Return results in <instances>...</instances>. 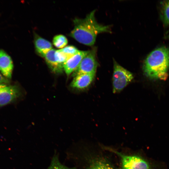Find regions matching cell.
Segmentation results:
<instances>
[{
  "instance_id": "5",
  "label": "cell",
  "mask_w": 169,
  "mask_h": 169,
  "mask_svg": "<svg viewBox=\"0 0 169 169\" xmlns=\"http://www.w3.org/2000/svg\"><path fill=\"white\" fill-rule=\"evenodd\" d=\"M95 48L90 50L89 53L82 60L77 69L74 72L75 76L82 74H95L98 63L96 59Z\"/></svg>"
},
{
  "instance_id": "13",
  "label": "cell",
  "mask_w": 169,
  "mask_h": 169,
  "mask_svg": "<svg viewBox=\"0 0 169 169\" xmlns=\"http://www.w3.org/2000/svg\"><path fill=\"white\" fill-rule=\"evenodd\" d=\"M161 13L163 22L166 25L169 26V0L161 2Z\"/></svg>"
},
{
  "instance_id": "17",
  "label": "cell",
  "mask_w": 169,
  "mask_h": 169,
  "mask_svg": "<svg viewBox=\"0 0 169 169\" xmlns=\"http://www.w3.org/2000/svg\"><path fill=\"white\" fill-rule=\"evenodd\" d=\"M55 56L59 64L64 68V64L68 59V57L59 49L56 50Z\"/></svg>"
},
{
  "instance_id": "11",
  "label": "cell",
  "mask_w": 169,
  "mask_h": 169,
  "mask_svg": "<svg viewBox=\"0 0 169 169\" xmlns=\"http://www.w3.org/2000/svg\"><path fill=\"white\" fill-rule=\"evenodd\" d=\"M35 47L37 52L43 57L52 49V44L48 41L40 37H37L34 41Z\"/></svg>"
},
{
  "instance_id": "16",
  "label": "cell",
  "mask_w": 169,
  "mask_h": 169,
  "mask_svg": "<svg viewBox=\"0 0 169 169\" xmlns=\"http://www.w3.org/2000/svg\"><path fill=\"white\" fill-rule=\"evenodd\" d=\"M59 50L65 54L68 59L77 53L79 50L74 46L72 45L66 46Z\"/></svg>"
},
{
  "instance_id": "1",
  "label": "cell",
  "mask_w": 169,
  "mask_h": 169,
  "mask_svg": "<svg viewBox=\"0 0 169 169\" xmlns=\"http://www.w3.org/2000/svg\"><path fill=\"white\" fill-rule=\"evenodd\" d=\"M95 10L88 14L84 19L76 18L74 26L70 35L79 42L91 46L95 41L97 35L103 32H111L108 25L99 23L95 17Z\"/></svg>"
},
{
  "instance_id": "18",
  "label": "cell",
  "mask_w": 169,
  "mask_h": 169,
  "mask_svg": "<svg viewBox=\"0 0 169 169\" xmlns=\"http://www.w3.org/2000/svg\"><path fill=\"white\" fill-rule=\"evenodd\" d=\"M9 80L5 78L1 73H0V84L9 83Z\"/></svg>"
},
{
  "instance_id": "9",
  "label": "cell",
  "mask_w": 169,
  "mask_h": 169,
  "mask_svg": "<svg viewBox=\"0 0 169 169\" xmlns=\"http://www.w3.org/2000/svg\"><path fill=\"white\" fill-rule=\"evenodd\" d=\"M95 74H82L76 75L73 79L71 85L78 89H84L88 87L91 83Z\"/></svg>"
},
{
  "instance_id": "3",
  "label": "cell",
  "mask_w": 169,
  "mask_h": 169,
  "mask_svg": "<svg viewBox=\"0 0 169 169\" xmlns=\"http://www.w3.org/2000/svg\"><path fill=\"white\" fill-rule=\"evenodd\" d=\"M133 76L130 71L114 60L112 77L113 92H119L122 90L133 79Z\"/></svg>"
},
{
  "instance_id": "14",
  "label": "cell",
  "mask_w": 169,
  "mask_h": 169,
  "mask_svg": "<svg viewBox=\"0 0 169 169\" xmlns=\"http://www.w3.org/2000/svg\"><path fill=\"white\" fill-rule=\"evenodd\" d=\"M47 169H76L75 167H69L61 164L58 155L55 154L53 157L51 163Z\"/></svg>"
},
{
  "instance_id": "2",
  "label": "cell",
  "mask_w": 169,
  "mask_h": 169,
  "mask_svg": "<svg viewBox=\"0 0 169 169\" xmlns=\"http://www.w3.org/2000/svg\"><path fill=\"white\" fill-rule=\"evenodd\" d=\"M169 67V50L165 47L156 49L147 56L143 65L145 74L152 79L165 80Z\"/></svg>"
},
{
  "instance_id": "15",
  "label": "cell",
  "mask_w": 169,
  "mask_h": 169,
  "mask_svg": "<svg viewBox=\"0 0 169 169\" xmlns=\"http://www.w3.org/2000/svg\"><path fill=\"white\" fill-rule=\"evenodd\" d=\"M54 45L59 48H63L68 44L66 38L63 35H58L54 36L53 39Z\"/></svg>"
},
{
  "instance_id": "6",
  "label": "cell",
  "mask_w": 169,
  "mask_h": 169,
  "mask_svg": "<svg viewBox=\"0 0 169 169\" xmlns=\"http://www.w3.org/2000/svg\"><path fill=\"white\" fill-rule=\"evenodd\" d=\"M20 90L16 85L0 84V107L13 101L19 95Z\"/></svg>"
},
{
  "instance_id": "12",
  "label": "cell",
  "mask_w": 169,
  "mask_h": 169,
  "mask_svg": "<svg viewBox=\"0 0 169 169\" xmlns=\"http://www.w3.org/2000/svg\"><path fill=\"white\" fill-rule=\"evenodd\" d=\"M86 169H115L106 159L97 157L92 159Z\"/></svg>"
},
{
  "instance_id": "4",
  "label": "cell",
  "mask_w": 169,
  "mask_h": 169,
  "mask_svg": "<svg viewBox=\"0 0 169 169\" xmlns=\"http://www.w3.org/2000/svg\"><path fill=\"white\" fill-rule=\"evenodd\" d=\"M105 148L120 157L122 169H150L148 163L139 156L126 155L110 148Z\"/></svg>"
},
{
  "instance_id": "7",
  "label": "cell",
  "mask_w": 169,
  "mask_h": 169,
  "mask_svg": "<svg viewBox=\"0 0 169 169\" xmlns=\"http://www.w3.org/2000/svg\"><path fill=\"white\" fill-rule=\"evenodd\" d=\"M13 64L10 56L4 50L0 49V72L6 78H11Z\"/></svg>"
},
{
  "instance_id": "8",
  "label": "cell",
  "mask_w": 169,
  "mask_h": 169,
  "mask_svg": "<svg viewBox=\"0 0 169 169\" xmlns=\"http://www.w3.org/2000/svg\"><path fill=\"white\" fill-rule=\"evenodd\" d=\"M89 51L79 50L77 53L67 59L64 64V70L67 75L77 69L82 59Z\"/></svg>"
},
{
  "instance_id": "10",
  "label": "cell",
  "mask_w": 169,
  "mask_h": 169,
  "mask_svg": "<svg viewBox=\"0 0 169 169\" xmlns=\"http://www.w3.org/2000/svg\"><path fill=\"white\" fill-rule=\"evenodd\" d=\"M56 50L52 49L45 55L44 58L47 64L51 70L54 73H61L64 68L57 61L55 56Z\"/></svg>"
}]
</instances>
